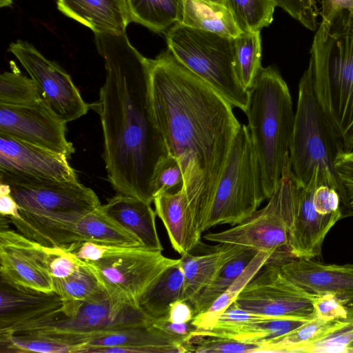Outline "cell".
I'll return each mask as SVG.
<instances>
[{"instance_id":"cell-1","label":"cell","mask_w":353,"mask_h":353,"mask_svg":"<svg viewBox=\"0 0 353 353\" xmlns=\"http://www.w3.org/2000/svg\"><path fill=\"white\" fill-rule=\"evenodd\" d=\"M150 94L168 154L180 165L195 231L201 237L241 124L232 105L167 49L150 59Z\"/></svg>"},{"instance_id":"cell-2","label":"cell","mask_w":353,"mask_h":353,"mask_svg":"<svg viewBox=\"0 0 353 353\" xmlns=\"http://www.w3.org/2000/svg\"><path fill=\"white\" fill-rule=\"evenodd\" d=\"M94 38L105 69L94 109L108 181L118 194L152 203L155 170L168 152L153 112L150 59L132 46L126 32Z\"/></svg>"},{"instance_id":"cell-3","label":"cell","mask_w":353,"mask_h":353,"mask_svg":"<svg viewBox=\"0 0 353 353\" xmlns=\"http://www.w3.org/2000/svg\"><path fill=\"white\" fill-rule=\"evenodd\" d=\"M10 188L19 216L9 219L18 232L46 247L68 250L81 243L77 223L101 204L96 193L77 181L21 176L0 170Z\"/></svg>"},{"instance_id":"cell-4","label":"cell","mask_w":353,"mask_h":353,"mask_svg":"<svg viewBox=\"0 0 353 353\" xmlns=\"http://www.w3.org/2000/svg\"><path fill=\"white\" fill-rule=\"evenodd\" d=\"M307 68L316 97L341 139L353 150V8L321 20L310 50Z\"/></svg>"},{"instance_id":"cell-5","label":"cell","mask_w":353,"mask_h":353,"mask_svg":"<svg viewBox=\"0 0 353 353\" xmlns=\"http://www.w3.org/2000/svg\"><path fill=\"white\" fill-rule=\"evenodd\" d=\"M248 128L269 199L278 186L289 155L294 114L289 88L274 65L263 68L248 90Z\"/></svg>"},{"instance_id":"cell-6","label":"cell","mask_w":353,"mask_h":353,"mask_svg":"<svg viewBox=\"0 0 353 353\" xmlns=\"http://www.w3.org/2000/svg\"><path fill=\"white\" fill-rule=\"evenodd\" d=\"M344 150L341 139L325 115L316 97L307 68L299 83L289 157L291 170L299 187L306 185L316 168L343 199V188L334 168L337 156Z\"/></svg>"},{"instance_id":"cell-7","label":"cell","mask_w":353,"mask_h":353,"mask_svg":"<svg viewBox=\"0 0 353 353\" xmlns=\"http://www.w3.org/2000/svg\"><path fill=\"white\" fill-rule=\"evenodd\" d=\"M168 49L232 106L246 111L249 92L235 70L234 39L176 23L165 34Z\"/></svg>"},{"instance_id":"cell-8","label":"cell","mask_w":353,"mask_h":353,"mask_svg":"<svg viewBox=\"0 0 353 353\" xmlns=\"http://www.w3.org/2000/svg\"><path fill=\"white\" fill-rule=\"evenodd\" d=\"M265 199L258 159L248 126L241 125L216 190L207 230L241 223Z\"/></svg>"},{"instance_id":"cell-9","label":"cell","mask_w":353,"mask_h":353,"mask_svg":"<svg viewBox=\"0 0 353 353\" xmlns=\"http://www.w3.org/2000/svg\"><path fill=\"white\" fill-rule=\"evenodd\" d=\"M296 190L288 155L278 186L268 204L228 230L205 234L204 239L269 253L273 263L293 257L289 249L288 221Z\"/></svg>"},{"instance_id":"cell-10","label":"cell","mask_w":353,"mask_h":353,"mask_svg":"<svg viewBox=\"0 0 353 353\" xmlns=\"http://www.w3.org/2000/svg\"><path fill=\"white\" fill-rule=\"evenodd\" d=\"M344 216L340 193L316 168L309 183L298 186L289 213L288 243L292 256L310 259L320 256L326 235Z\"/></svg>"},{"instance_id":"cell-11","label":"cell","mask_w":353,"mask_h":353,"mask_svg":"<svg viewBox=\"0 0 353 353\" xmlns=\"http://www.w3.org/2000/svg\"><path fill=\"white\" fill-rule=\"evenodd\" d=\"M152 322L139 307L110 295L104 290L83 302L70 316L61 313L50 320L15 332H34L57 337L76 346V353H79L88 341L105 332L148 325Z\"/></svg>"},{"instance_id":"cell-12","label":"cell","mask_w":353,"mask_h":353,"mask_svg":"<svg viewBox=\"0 0 353 353\" xmlns=\"http://www.w3.org/2000/svg\"><path fill=\"white\" fill-rule=\"evenodd\" d=\"M178 261L162 251L110 245L103 258L85 263L110 295L139 307L141 296Z\"/></svg>"},{"instance_id":"cell-13","label":"cell","mask_w":353,"mask_h":353,"mask_svg":"<svg viewBox=\"0 0 353 353\" xmlns=\"http://www.w3.org/2000/svg\"><path fill=\"white\" fill-rule=\"evenodd\" d=\"M241 290L234 304L245 310L274 318L311 319L315 317L316 295L300 288L268 263Z\"/></svg>"},{"instance_id":"cell-14","label":"cell","mask_w":353,"mask_h":353,"mask_svg":"<svg viewBox=\"0 0 353 353\" xmlns=\"http://www.w3.org/2000/svg\"><path fill=\"white\" fill-rule=\"evenodd\" d=\"M8 50L28 72L42 99L63 122L74 121L88 112L89 105L70 76L57 63L46 59L27 41L11 43Z\"/></svg>"},{"instance_id":"cell-15","label":"cell","mask_w":353,"mask_h":353,"mask_svg":"<svg viewBox=\"0 0 353 353\" xmlns=\"http://www.w3.org/2000/svg\"><path fill=\"white\" fill-rule=\"evenodd\" d=\"M65 124L43 99L25 105L0 104V133L69 159L74 148L66 139Z\"/></svg>"},{"instance_id":"cell-16","label":"cell","mask_w":353,"mask_h":353,"mask_svg":"<svg viewBox=\"0 0 353 353\" xmlns=\"http://www.w3.org/2000/svg\"><path fill=\"white\" fill-rule=\"evenodd\" d=\"M0 281L54 292L47 247L9 228L0 229Z\"/></svg>"},{"instance_id":"cell-17","label":"cell","mask_w":353,"mask_h":353,"mask_svg":"<svg viewBox=\"0 0 353 353\" xmlns=\"http://www.w3.org/2000/svg\"><path fill=\"white\" fill-rule=\"evenodd\" d=\"M0 332L13 333L50 320L62 312L63 301L55 292H44L0 281Z\"/></svg>"},{"instance_id":"cell-18","label":"cell","mask_w":353,"mask_h":353,"mask_svg":"<svg viewBox=\"0 0 353 353\" xmlns=\"http://www.w3.org/2000/svg\"><path fill=\"white\" fill-rule=\"evenodd\" d=\"M63 154L0 133V170L17 175L77 181V175Z\"/></svg>"},{"instance_id":"cell-19","label":"cell","mask_w":353,"mask_h":353,"mask_svg":"<svg viewBox=\"0 0 353 353\" xmlns=\"http://www.w3.org/2000/svg\"><path fill=\"white\" fill-rule=\"evenodd\" d=\"M278 265L288 279L310 293L330 294L346 305L353 302V264H327L292 257Z\"/></svg>"},{"instance_id":"cell-20","label":"cell","mask_w":353,"mask_h":353,"mask_svg":"<svg viewBox=\"0 0 353 353\" xmlns=\"http://www.w3.org/2000/svg\"><path fill=\"white\" fill-rule=\"evenodd\" d=\"M182 353L184 345L148 325L112 330L88 341L79 353Z\"/></svg>"},{"instance_id":"cell-21","label":"cell","mask_w":353,"mask_h":353,"mask_svg":"<svg viewBox=\"0 0 353 353\" xmlns=\"http://www.w3.org/2000/svg\"><path fill=\"white\" fill-rule=\"evenodd\" d=\"M57 5L94 34H121L131 22L125 0H57Z\"/></svg>"},{"instance_id":"cell-22","label":"cell","mask_w":353,"mask_h":353,"mask_svg":"<svg viewBox=\"0 0 353 353\" xmlns=\"http://www.w3.org/2000/svg\"><path fill=\"white\" fill-rule=\"evenodd\" d=\"M103 210L134 234L143 248L163 251L156 227V212L149 203L134 196L118 194L101 205Z\"/></svg>"},{"instance_id":"cell-23","label":"cell","mask_w":353,"mask_h":353,"mask_svg":"<svg viewBox=\"0 0 353 353\" xmlns=\"http://www.w3.org/2000/svg\"><path fill=\"white\" fill-rule=\"evenodd\" d=\"M153 202L173 249L181 255L192 251L200 243L201 237L194 228L183 186L175 192L155 195Z\"/></svg>"},{"instance_id":"cell-24","label":"cell","mask_w":353,"mask_h":353,"mask_svg":"<svg viewBox=\"0 0 353 353\" xmlns=\"http://www.w3.org/2000/svg\"><path fill=\"white\" fill-rule=\"evenodd\" d=\"M245 249L239 245L220 243L212 246L204 254L194 255L189 252L182 254L179 264L184 275L185 284L181 300L191 302L228 261Z\"/></svg>"},{"instance_id":"cell-25","label":"cell","mask_w":353,"mask_h":353,"mask_svg":"<svg viewBox=\"0 0 353 353\" xmlns=\"http://www.w3.org/2000/svg\"><path fill=\"white\" fill-rule=\"evenodd\" d=\"M183 25L232 39L241 34L225 2L183 0Z\"/></svg>"},{"instance_id":"cell-26","label":"cell","mask_w":353,"mask_h":353,"mask_svg":"<svg viewBox=\"0 0 353 353\" xmlns=\"http://www.w3.org/2000/svg\"><path fill=\"white\" fill-rule=\"evenodd\" d=\"M75 232L80 243L120 246L143 247L140 240L107 214L101 205L85 214L77 223Z\"/></svg>"},{"instance_id":"cell-27","label":"cell","mask_w":353,"mask_h":353,"mask_svg":"<svg viewBox=\"0 0 353 353\" xmlns=\"http://www.w3.org/2000/svg\"><path fill=\"white\" fill-rule=\"evenodd\" d=\"M184 284L185 278L179 259L141 296L139 307L152 321L166 319L171 305L181 299Z\"/></svg>"},{"instance_id":"cell-28","label":"cell","mask_w":353,"mask_h":353,"mask_svg":"<svg viewBox=\"0 0 353 353\" xmlns=\"http://www.w3.org/2000/svg\"><path fill=\"white\" fill-rule=\"evenodd\" d=\"M341 324V320L327 321L315 316L284 335L262 341L259 352L299 353L338 330Z\"/></svg>"},{"instance_id":"cell-29","label":"cell","mask_w":353,"mask_h":353,"mask_svg":"<svg viewBox=\"0 0 353 353\" xmlns=\"http://www.w3.org/2000/svg\"><path fill=\"white\" fill-rule=\"evenodd\" d=\"M131 22L162 32L182 17L183 0H125Z\"/></svg>"},{"instance_id":"cell-30","label":"cell","mask_w":353,"mask_h":353,"mask_svg":"<svg viewBox=\"0 0 353 353\" xmlns=\"http://www.w3.org/2000/svg\"><path fill=\"white\" fill-rule=\"evenodd\" d=\"M310 319L271 318L265 321L250 322L241 325L222 330L199 331L194 334L232 339L242 342L261 343L284 335Z\"/></svg>"},{"instance_id":"cell-31","label":"cell","mask_w":353,"mask_h":353,"mask_svg":"<svg viewBox=\"0 0 353 353\" xmlns=\"http://www.w3.org/2000/svg\"><path fill=\"white\" fill-rule=\"evenodd\" d=\"M53 288L63 301L61 314L65 316H72L83 302L104 290L85 262L67 278L53 281Z\"/></svg>"},{"instance_id":"cell-32","label":"cell","mask_w":353,"mask_h":353,"mask_svg":"<svg viewBox=\"0 0 353 353\" xmlns=\"http://www.w3.org/2000/svg\"><path fill=\"white\" fill-rule=\"evenodd\" d=\"M258 252L257 250L245 248L228 261L213 280L189 303L194 315L207 310L218 297L228 290Z\"/></svg>"},{"instance_id":"cell-33","label":"cell","mask_w":353,"mask_h":353,"mask_svg":"<svg viewBox=\"0 0 353 353\" xmlns=\"http://www.w3.org/2000/svg\"><path fill=\"white\" fill-rule=\"evenodd\" d=\"M76 346L39 332H0L1 353H76Z\"/></svg>"},{"instance_id":"cell-34","label":"cell","mask_w":353,"mask_h":353,"mask_svg":"<svg viewBox=\"0 0 353 353\" xmlns=\"http://www.w3.org/2000/svg\"><path fill=\"white\" fill-rule=\"evenodd\" d=\"M234 41L236 72L242 85L248 90L262 68L260 32H241Z\"/></svg>"},{"instance_id":"cell-35","label":"cell","mask_w":353,"mask_h":353,"mask_svg":"<svg viewBox=\"0 0 353 353\" xmlns=\"http://www.w3.org/2000/svg\"><path fill=\"white\" fill-rule=\"evenodd\" d=\"M241 32L261 31L273 21L274 0H225Z\"/></svg>"},{"instance_id":"cell-36","label":"cell","mask_w":353,"mask_h":353,"mask_svg":"<svg viewBox=\"0 0 353 353\" xmlns=\"http://www.w3.org/2000/svg\"><path fill=\"white\" fill-rule=\"evenodd\" d=\"M42 99L31 78L17 72H4L0 76V104L25 105Z\"/></svg>"},{"instance_id":"cell-37","label":"cell","mask_w":353,"mask_h":353,"mask_svg":"<svg viewBox=\"0 0 353 353\" xmlns=\"http://www.w3.org/2000/svg\"><path fill=\"white\" fill-rule=\"evenodd\" d=\"M261 343L242 342L220 336L191 334L188 352L197 353H256Z\"/></svg>"},{"instance_id":"cell-38","label":"cell","mask_w":353,"mask_h":353,"mask_svg":"<svg viewBox=\"0 0 353 353\" xmlns=\"http://www.w3.org/2000/svg\"><path fill=\"white\" fill-rule=\"evenodd\" d=\"M353 340V303L347 307V314L338 330L323 339L303 348L304 353L345 352L347 345Z\"/></svg>"},{"instance_id":"cell-39","label":"cell","mask_w":353,"mask_h":353,"mask_svg":"<svg viewBox=\"0 0 353 353\" xmlns=\"http://www.w3.org/2000/svg\"><path fill=\"white\" fill-rule=\"evenodd\" d=\"M183 186V176L176 160L168 154L156 168L153 189L154 197L161 192H175Z\"/></svg>"},{"instance_id":"cell-40","label":"cell","mask_w":353,"mask_h":353,"mask_svg":"<svg viewBox=\"0 0 353 353\" xmlns=\"http://www.w3.org/2000/svg\"><path fill=\"white\" fill-rule=\"evenodd\" d=\"M47 252L52 281L67 278L84 263L70 251L59 247H47Z\"/></svg>"},{"instance_id":"cell-41","label":"cell","mask_w":353,"mask_h":353,"mask_svg":"<svg viewBox=\"0 0 353 353\" xmlns=\"http://www.w3.org/2000/svg\"><path fill=\"white\" fill-rule=\"evenodd\" d=\"M239 294L238 291L230 287L218 297L207 310L194 315L190 321L192 325L199 331L212 329L221 314L235 301Z\"/></svg>"},{"instance_id":"cell-42","label":"cell","mask_w":353,"mask_h":353,"mask_svg":"<svg viewBox=\"0 0 353 353\" xmlns=\"http://www.w3.org/2000/svg\"><path fill=\"white\" fill-rule=\"evenodd\" d=\"M334 168L343 188L346 216L353 215V150H343L336 158Z\"/></svg>"},{"instance_id":"cell-43","label":"cell","mask_w":353,"mask_h":353,"mask_svg":"<svg viewBox=\"0 0 353 353\" xmlns=\"http://www.w3.org/2000/svg\"><path fill=\"white\" fill-rule=\"evenodd\" d=\"M292 18L307 29L314 31L318 28L319 14L315 0H274Z\"/></svg>"},{"instance_id":"cell-44","label":"cell","mask_w":353,"mask_h":353,"mask_svg":"<svg viewBox=\"0 0 353 353\" xmlns=\"http://www.w3.org/2000/svg\"><path fill=\"white\" fill-rule=\"evenodd\" d=\"M314 316L323 320H343L347 307L343 301L330 294L316 296L314 302Z\"/></svg>"},{"instance_id":"cell-45","label":"cell","mask_w":353,"mask_h":353,"mask_svg":"<svg viewBox=\"0 0 353 353\" xmlns=\"http://www.w3.org/2000/svg\"><path fill=\"white\" fill-rule=\"evenodd\" d=\"M152 325L184 345L188 352V342L192 332L196 330L191 322L174 323L167 319H161L153 321Z\"/></svg>"},{"instance_id":"cell-46","label":"cell","mask_w":353,"mask_h":353,"mask_svg":"<svg viewBox=\"0 0 353 353\" xmlns=\"http://www.w3.org/2000/svg\"><path fill=\"white\" fill-rule=\"evenodd\" d=\"M194 315L191 305L186 301L179 299L171 305L166 319L174 323H189L192 320Z\"/></svg>"},{"instance_id":"cell-47","label":"cell","mask_w":353,"mask_h":353,"mask_svg":"<svg viewBox=\"0 0 353 353\" xmlns=\"http://www.w3.org/2000/svg\"><path fill=\"white\" fill-rule=\"evenodd\" d=\"M19 207L10 193H0V214L8 219L19 216Z\"/></svg>"},{"instance_id":"cell-48","label":"cell","mask_w":353,"mask_h":353,"mask_svg":"<svg viewBox=\"0 0 353 353\" xmlns=\"http://www.w3.org/2000/svg\"><path fill=\"white\" fill-rule=\"evenodd\" d=\"M322 19H325L341 8H352L353 0H321Z\"/></svg>"},{"instance_id":"cell-49","label":"cell","mask_w":353,"mask_h":353,"mask_svg":"<svg viewBox=\"0 0 353 353\" xmlns=\"http://www.w3.org/2000/svg\"><path fill=\"white\" fill-rule=\"evenodd\" d=\"M12 4V0H0V7H10Z\"/></svg>"},{"instance_id":"cell-50","label":"cell","mask_w":353,"mask_h":353,"mask_svg":"<svg viewBox=\"0 0 353 353\" xmlns=\"http://www.w3.org/2000/svg\"><path fill=\"white\" fill-rule=\"evenodd\" d=\"M345 352L353 353V340L347 345Z\"/></svg>"},{"instance_id":"cell-51","label":"cell","mask_w":353,"mask_h":353,"mask_svg":"<svg viewBox=\"0 0 353 353\" xmlns=\"http://www.w3.org/2000/svg\"><path fill=\"white\" fill-rule=\"evenodd\" d=\"M211 1H218V2H225V0H211Z\"/></svg>"}]
</instances>
